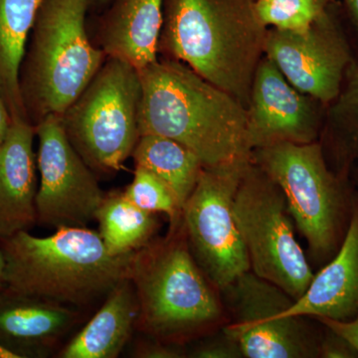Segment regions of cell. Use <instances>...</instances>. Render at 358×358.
Segmentation results:
<instances>
[{
    "label": "cell",
    "mask_w": 358,
    "mask_h": 358,
    "mask_svg": "<svg viewBox=\"0 0 358 358\" xmlns=\"http://www.w3.org/2000/svg\"><path fill=\"white\" fill-rule=\"evenodd\" d=\"M138 72L141 136L178 141L204 169L252 159L247 109L236 98L173 59Z\"/></svg>",
    "instance_id": "cell-1"
},
{
    "label": "cell",
    "mask_w": 358,
    "mask_h": 358,
    "mask_svg": "<svg viewBox=\"0 0 358 358\" xmlns=\"http://www.w3.org/2000/svg\"><path fill=\"white\" fill-rule=\"evenodd\" d=\"M268 27L255 0H164L157 51L248 107Z\"/></svg>",
    "instance_id": "cell-2"
},
{
    "label": "cell",
    "mask_w": 358,
    "mask_h": 358,
    "mask_svg": "<svg viewBox=\"0 0 358 358\" xmlns=\"http://www.w3.org/2000/svg\"><path fill=\"white\" fill-rule=\"evenodd\" d=\"M0 250L6 288L77 308L105 300L129 279L134 254L110 255L87 227L59 228L47 237L20 231L0 240Z\"/></svg>",
    "instance_id": "cell-3"
},
{
    "label": "cell",
    "mask_w": 358,
    "mask_h": 358,
    "mask_svg": "<svg viewBox=\"0 0 358 358\" xmlns=\"http://www.w3.org/2000/svg\"><path fill=\"white\" fill-rule=\"evenodd\" d=\"M129 280L138 298L136 327L150 338L183 345L223 319L222 303L190 251L182 221L134 252Z\"/></svg>",
    "instance_id": "cell-4"
},
{
    "label": "cell",
    "mask_w": 358,
    "mask_h": 358,
    "mask_svg": "<svg viewBox=\"0 0 358 358\" xmlns=\"http://www.w3.org/2000/svg\"><path fill=\"white\" fill-rule=\"evenodd\" d=\"M88 0H43L26 49L20 89L28 119L61 117L107 59L90 41Z\"/></svg>",
    "instance_id": "cell-5"
},
{
    "label": "cell",
    "mask_w": 358,
    "mask_h": 358,
    "mask_svg": "<svg viewBox=\"0 0 358 358\" xmlns=\"http://www.w3.org/2000/svg\"><path fill=\"white\" fill-rule=\"evenodd\" d=\"M252 162L281 187L312 258L326 265L338 253L352 219L357 187L331 169L320 141L256 148Z\"/></svg>",
    "instance_id": "cell-6"
},
{
    "label": "cell",
    "mask_w": 358,
    "mask_h": 358,
    "mask_svg": "<svg viewBox=\"0 0 358 358\" xmlns=\"http://www.w3.org/2000/svg\"><path fill=\"white\" fill-rule=\"evenodd\" d=\"M140 72L107 57L79 98L61 115L71 145L94 173H117L141 138Z\"/></svg>",
    "instance_id": "cell-7"
},
{
    "label": "cell",
    "mask_w": 358,
    "mask_h": 358,
    "mask_svg": "<svg viewBox=\"0 0 358 358\" xmlns=\"http://www.w3.org/2000/svg\"><path fill=\"white\" fill-rule=\"evenodd\" d=\"M233 215L252 272L300 299L315 274L294 236L284 192L252 159L238 185Z\"/></svg>",
    "instance_id": "cell-8"
},
{
    "label": "cell",
    "mask_w": 358,
    "mask_h": 358,
    "mask_svg": "<svg viewBox=\"0 0 358 358\" xmlns=\"http://www.w3.org/2000/svg\"><path fill=\"white\" fill-rule=\"evenodd\" d=\"M251 159L202 169L183 207L182 224L190 251L219 292L251 271L233 215L235 193Z\"/></svg>",
    "instance_id": "cell-9"
},
{
    "label": "cell",
    "mask_w": 358,
    "mask_h": 358,
    "mask_svg": "<svg viewBox=\"0 0 358 358\" xmlns=\"http://www.w3.org/2000/svg\"><path fill=\"white\" fill-rule=\"evenodd\" d=\"M220 292L233 317L224 329L237 339L244 357H319L322 331L306 317L281 315L294 300L279 287L249 271Z\"/></svg>",
    "instance_id": "cell-10"
},
{
    "label": "cell",
    "mask_w": 358,
    "mask_h": 358,
    "mask_svg": "<svg viewBox=\"0 0 358 358\" xmlns=\"http://www.w3.org/2000/svg\"><path fill=\"white\" fill-rule=\"evenodd\" d=\"M343 4L336 3L301 31L268 28L265 56L301 93L327 107L338 98L355 47L345 26Z\"/></svg>",
    "instance_id": "cell-11"
},
{
    "label": "cell",
    "mask_w": 358,
    "mask_h": 358,
    "mask_svg": "<svg viewBox=\"0 0 358 358\" xmlns=\"http://www.w3.org/2000/svg\"><path fill=\"white\" fill-rule=\"evenodd\" d=\"M39 140L37 222L54 227H87L95 220L105 193L95 173L71 145L61 117L35 124Z\"/></svg>",
    "instance_id": "cell-12"
},
{
    "label": "cell",
    "mask_w": 358,
    "mask_h": 358,
    "mask_svg": "<svg viewBox=\"0 0 358 358\" xmlns=\"http://www.w3.org/2000/svg\"><path fill=\"white\" fill-rule=\"evenodd\" d=\"M326 112L327 107L294 88L264 56L257 68L247 107L253 150L277 143L319 141Z\"/></svg>",
    "instance_id": "cell-13"
},
{
    "label": "cell",
    "mask_w": 358,
    "mask_h": 358,
    "mask_svg": "<svg viewBox=\"0 0 358 358\" xmlns=\"http://www.w3.org/2000/svg\"><path fill=\"white\" fill-rule=\"evenodd\" d=\"M81 322V313L38 296L0 291V346L16 358L49 357Z\"/></svg>",
    "instance_id": "cell-14"
},
{
    "label": "cell",
    "mask_w": 358,
    "mask_h": 358,
    "mask_svg": "<svg viewBox=\"0 0 358 358\" xmlns=\"http://www.w3.org/2000/svg\"><path fill=\"white\" fill-rule=\"evenodd\" d=\"M36 129L27 120H13L0 143V240L37 222Z\"/></svg>",
    "instance_id": "cell-15"
},
{
    "label": "cell",
    "mask_w": 358,
    "mask_h": 358,
    "mask_svg": "<svg viewBox=\"0 0 358 358\" xmlns=\"http://www.w3.org/2000/svg\"><path fill=\"white\" fill-rule=\"evenodd\" d=\"M358 313V190L338 253L313 275L307 291L281 315L350 320Z\"/></svg>",
    "instance_id": "cell-16"
},
{
    "label": "cell",
    "mask_w": 358,
    "mask_h": 358,
    "mask_svg": "<svg viewBox=\"0 0 358 358\" xmlns=\"http://www.w3.org/2000/svg\"><path fill=\"white\" fill-rule=\"evenodd\" d=\"M164 0H117L101 31L102 50L141 70L159 59Z\"/></svg>",
    "instance_id": "cell-17"
},
{
    "label": "cell",
    "mask_w": 358,
    "mask_h": 358,
    "mask_svg": "<svg viewBox=\"0 0 358 358\" xmlns=\"http://www.w3.org/2000/svg\"><path fill=\"white\" fill-rule=\"evenodd\" d=\"M138 320V298L129 278L110 291L86 326L59 350L58 357H117L133 336Z\"/></svg>",
    "instance_id": "cell-18"
},
{
    "label": "cell",
    "mask_w": 358,
    "mask_h": 358,
    "mask_svg": "<svg viewBox=\"0 0 358 358\" xmlns=\"http://www.w3.org/2000/svg\"><path fill=\"white\" fill-rule=\"evenodd\" d=\"M42 1L0 0V86L13 120L29 121L21 95L20 71Z\"/></svg>",
    "instance_id": "cell-19"
},
{
    "label": "cell",
    "mask_w": 358,
    "mask_h": 358,
    "mask_svg": "<svg viewBox=\"0 0 358 358\" xmlns=\"http://www.w3.org/2000/svg\"><path fill=\"white\" fill-rule=\"evenodd\" d=\"M324 155L334 171L346 178H358V53L346 72L338 98L327 106L322 134Z\"/></svg>",
    "instance_id": "cell-20"
},
{
    "label": "cell",
    "mask_w": 358,
    "mask_h": 358,
    "mask_svg": "<svg viewBox=\"0 0 358 358\" xmlns=\"http://www.w3.org/2000/svg\"><path fill=\"white\" fill-rule=\"evenodd\" d=\"M131 157L136 166L150 171L173 190L182 208L204 169L192 150L155 134L141 136Z\"/></svg>",
    "instance_id": "cell-21"
},
{
    "label": "cell",
    "mask_w": 358,
    "mask_h": 358,
    "mask_svg": "<svg viewBox=\"0 0 358 358\" xmlns=\"http://www.w3.org/2000/svg\"><path fill=\"white\" fill-rule=\"evenodd\" d=\"M99 234L112 256L134 253L150 244L159 230L157 215L134 205L124 192L105 195L96 211Z\"/></svg>",
    "instance_id": "cell-22"
},
{
    "label": "cell",
    "mask_w": 358,
    "mask_h": 358,
    "mask_svg": "<svg viewBox=\"0 0 358 358\" xmlns=\"http://www.w3.org/2000/svg\"><path fill=\"white\" fill-rule=\"evenodd\" d=\"M338 0H255L257 13L268 28L307 29Z\"/></svg>",
    "instance_id": "cell-23"
},
{
    "label": "cell",
    "mask_w": 358,
    "mask_h": 358,
    "mask_svg": "<svg viewBox=\"0 0 358 358\" xmlns=\"http://www.w3.org/2000/svg\"><path fill=\"white\" fill-rule=\"evenodd\" d=\"M124 193L143 210L166 214L171 224L169 230L178 227L182 221L183 208L173 190L145 169L136 166L133 181Z\"/></svg>",
    "instance_id": "cell-24"
},
{
    "label": "cell",
    "mask_w": 358,
    "mask_h": 358,
    "mask_svg": "<svg viewBox=\"0 0 358 358\" xmlns=\"http://www.w3.org/2000/svg\"><path fill=\"white\" fill-rule=\"evenodd\" d=\"M188 357L195 358L244 357L241 346L236 338L221 329L220 333L207 336L193 348Z\"/></svg>",
    "instance_id": "cell-25"
},
{
    "label": "cell",
    "mask_w": 358,
    "mask_h": 358,
    "mask_svg": "<svg viewBox=\"0 0 358 358\" xmlns=\"http://www.w3.org/2000/svg\"><path fill=\"white\" fill-rule=\"evenodd\" d=\"M319 357L358 358V353L348 341L324 327V331L320 334Z\"/></svg>",
    "instance_id": "cell-26"
},
{
    "label": "cell",
    "mask_w": 358,
    "mask_h": 358,
    "mask_svg": "<svg viewBox=\"0 0 358 358\" xmlns=\"http://www.w3.org/2000/svg\"><path fill=\"white\" fill-rule=\"evenodd\" d=\"M185 355L182 345L154 338L141 341L134 350V357L141 358H180L185 357Z\"/></svg>",
    "instance_id": "cell-27"
},
{
    "label": "cell",
    "mask_w": 358,
    "mask_h": 358,
    "mask_svg": "<svg viewBox=\"0 0 358 358\" xmlns=\"http://www.w3.org/2000/svg\"><path fill=\"white\" fill-rule=\"evenodd\" d=\"M322 326L333 331L348 341L358 353V313L350 320H338L329 317H315Z\"/></svg>",
    "instance_id": "cell-28"
},
{
    "label": "cell",
    "mask_w": 358,
    "mask_h": 358,
    "mask_svg": "<svg viewBox=\"0 0 358 358\" xmlns=\"http://www.w3.org/2000/svg\"><path fill=\"white\" fill-rule=\"evenodd\" d=\"M11 122H13V119H11L3 92L0 86V143L6 138L8 129L10 128Z\"/></svg>",
    "instance_id": "cell-29"
},
{
    "label": "cell",
    "mask_w": 358,
    "mask_h": 358,
    "mask_svg": "<svg viewBox=\"0 0 358 358\" xmlns=\"http://www.w3.org/2000/svg\"><path fill=\"white\" fill-rule=\"evenodd\" d=\"M341 2L345 11L346 21L352 25L358 38V0H343Z\"/></svg>",
    "instance_id": "cell-30"
},
{
    "label": "cell",
    "mask_w": 358,
    "mask_h": 358,
    "mask_svg": "<svg viewBox=\"0 0 358 358\" xmlns=\"http://www.w3.org/2000/svg\"><path fill=\"white\" fill-rule=\"evenodd\" d=\"M6 288V280H4V259L0 250V291Z\"/></svg>",
    "instance_id": "cell-31"
},
{
    "label": "cell",
    "mask_w": 358,
    "mask_h": 358,
    "mask_svg": "<svg viewBox=\"0 0 358 358\" xmlns=\"http://www.w3.org/2000/svg\"><path fill=\"white\" fill-rule=\"evenodd\" d=\"M0 358H16L13 353L9 352L6 348L0 346Z\"/></svg>",
    "instance_id": "cell-32"
},
{
    "label": "cell",
    "mask_w": 358,
    "mask_h": 358,
    "mask_svg": "<svg viewBox=\"0 0 358 358\" xmlns=\"http://www.w3.org/2000/svg\"><path fill=\"white\" fill-rule=\"evenodd\" d=\"M89 3H106L109 0H88Z\"/></svg>",
    "instance_id": "cell-33"
},
{
    "label": "cell",
    "mask_w": 358,
    "mask_h": 358,
    "mask_svg": "<svg viewBox=\"0 0 358 358\" xmlns=\"http://www.w3.org/2000/svg\"><path fill=\"white\" fill-rule=\"evenodd\" d=\"M352 181L353 183H355V187H357L358 190V178H353Z\"/></svg>",
    "instance_id": "cell-34"
}]
</instances>
